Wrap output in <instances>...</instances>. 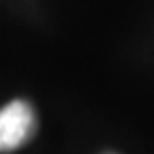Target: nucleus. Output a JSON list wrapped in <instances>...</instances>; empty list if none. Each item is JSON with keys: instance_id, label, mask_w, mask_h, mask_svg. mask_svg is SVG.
I'll return each instance as SVG.
<instances>
[{"instance_id": "obj_1", "label": "nucleus", "mask_w": 154, "mask_h": 154, "mask_svg": "<svg viewBox=\"0 0 154 154\" xmlns=\"http://www.w3.org/2000/svg\"><path fill=\"white\" fill-rule=\"evenodd\" d=\"M36 131L34 109L26 101H13L0 109V152H13L32 139Z\"/></svg>"}]
</instances>
